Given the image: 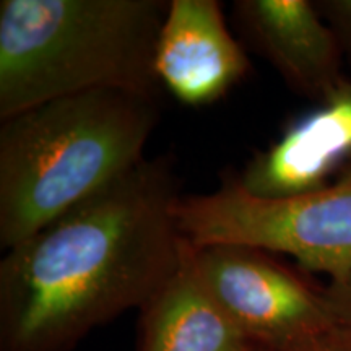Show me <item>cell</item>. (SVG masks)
Returning <instances> with one entry per match:
<instances>
[{"instance_id": "obj_1", "label": "cell", "mask_w": 351, "mask_h": 351, "mask_svg": "<svg viewBox=\"0 0 351 351\" xmlns=\"http://www.w3.org/2000/svg\"><path fill=\"white\" fill-rule=\"evenodd\" d=\"M178 176L147 160L0 262V351H72L93 328L142 307L173 274L184 238Z\"/></svg>"}, {"instance_id": "obj_2", "label": "cell", "mask_w": 351, "mask_h": 351, "mask_svg": "<svg viewBox=\"0 0 351 351\" xmlns=\"http://www.w3.org/2000/svg\"><path fill=\"white\" fill-rule=\"evenodd\" d=\"M160 99L64 96L0 121V245L10 249L145 160Z\"/></svg>"}, {"instance_id": "obj_3", "label": "cell", "mask_w": 351, "mask_h": 351, "mask_svg": "<svg viewBox=\"0 0 351 351\" xmlns=\"http://www.w3.org/2000/svg\"><path fill=\"white\" fill-rule=\"evenodd\" d=\"M169 2L2 0L0 121L64 96L161 98L156 44Z\"/></svg>"}, {"instance_id": "obj_4", "label": "cell", "mask_w": 351, "mask_h": 351, "mask_svg": "<svg viewBox=\"0 0 351 351\" xmlns=\"http://www.w3.org/2000/svg\"><path fill=\"white\" fill-rule=\"evenodd\" d=\"M174 213L182 238L195 247L254 245L288 254L332 283L351 275V165L328 186L280 200L249 195L226 174L212 194L181 197Z\"/></svg>"}, {"instance_id": "obj_5", "label": "cell", "mask_w": 351, "mask_h": 351, "mask_svg": "<svg viewBox=\"0 0 351 351\" xmlns=\"http://www.w3.org/2000/svg\"><path fill=\"white\" fill-rule=\"evenodd\" d=\"M200 282L258 351H293L337 330L326 291H317L276 258L245 244L195 247Z\"/></svg>"}, {"instance_id": "obj_6", "label": "cell", "mask_w": 351, "mask_h": 351, "mask_svg": "<svg viewBox=\"0 0 351 351\" xmlns=\"http://www.w3.org/2000/svg\"><path fill=\"white\" fill-rule=\"evenodd\" d=\"M350 165L351 80L345 77L314 111L293 121L276 142L232 176L249 195L280 200L328 186L330 176Z\"/></svg>"}, {"instance_id": "obj_7", "label": "cell", "mask_w": 351, "mask_h": 351, "mask_svg": "<svg viewBox=\"0 0 351 351\" xmlns=\"http://www.w3.org/2000/svg\"><path fill=\"white\" fill-rule=\"evenodd\" d=\"M161 86L186 106L219 101L249 73L243 44L217 0H171L156 44Z\"/></svg>"}, {"instance_id": "obj_8", "label": "cell", "mask_w": 351, "mask_h": 351, "mask_svg": "<svg viewBox=\"0 0 351 351\" xmlns=\"http://www.w3.org/2000/svg\"><path fill=\"white\" fill-rule=\"evenodd\" d=\"M232 13L254 51L298 93L322 101L345 78L339 43L314 2L238 0Z\"/></svg>"}, {"instance_id": "obj_9", "label": "cell", "mask_w": 351, "mask_h": 351, "mask_svg": "<svg viewBox=\"0 0 351 351\" xmlns=\"http://www.w3.org/2000/svg\"><path fill=\"white\" fill-rule=\"evenodd\" d=\"M138 332V351H258L202 285L187 239L178 267L140 307Z\"/></svg>"}, {"instance_id": "obj_10", "label": "cell", "mask_w": 351, "mask_h": 351, "mask_svg": "<svg viewBox=\"0 0 351 351\" xmlns=\"http://www.w3.org/2000/svg\"><path fill=\"white\" fill-rule=\"evenodd\" d=\"M314 5L332 29L343 59L351 65V0H317Z\"/></svg>"}, {"instance_id": "obj_11", "label": "cell", "mask_w": 351, "mask_h": 351, "mask_svg": "<svg viewBox=\"0 0 351 351\" xmlns=\"http://www.w3.org/2000/svg\"><path fill=\"white\" fill-rule=\"evenodd\" d=\"M326 296L330 302L341 340L346 350L351 351V275L343 282L330 283L326 289Z\"/></svg>"}, {"instance_id": "obj_12", "label": "cell", "mask_w": 351, "mask_h": 351, "mask_svg": "<svg viewBox=\"0 0 351 351\" xmlns=\"http://www.w3.org/2000/svg\"><path fill=\"white\" fill-rule=\"evenodd\" d=\"M293 351H348L346 346L341 340L339 330H335L330 335L326 337V339L315 341V343H311L307 346H302V348L293 350Z\"/></svg>"}]
</instances>
